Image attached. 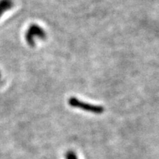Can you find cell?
Returning a JSON list of instances; mask_svg holds the SVG:
<instances>
[{"label":"cell","mask_w":159,"mask_h":159,"mask_svg":"<svg viewBox=\"0 0 159 159\" xmlns=\"http://www.w3.org/2000/svg\"><path fill=\"white\" fill-rule=\"evenodd\" d=\"M0 80H1V74H0Z\"/></svg>","instance_id":"cell-5"},{"label":"cell","mask_w":159,"mask_h":159,"mask_svg":"<svg viewBox=\"0 0 159 159\" xmlns=\"http://www.w3.org/2000/svg\"><path fill=\"white\" fill-rule=\"evenodd\" d=\"M67 159H77L76 155L73 152H69L67 154Z\"/></svg>","instance_id":"cell-4"},{"label":"cell","mask_w":159,"mask_h":159,"mask_svg":"<svg viewBox=\"0 0 159 159\" xmlns=\"http://www.w3.org/2000/svg\"><path fill=\"white\" fill-rule=\"evenodd\" d=\"M68 103L72 108L80 109V110L91 113V114H101L104 112V108L101 106V105H94L91 104V103L83 102V101L76 98V97H71V98H69Z\"/></svg>","instance_id":"cell-1"},{"label":"cell","mask_w":159,"mask_h":159,"mask_svg":"<svg viewBox=\"0 0 159 159\" xmlns=\"http://www.w3.org/2000/svg\"><path fill=\"white\" fill-rule=\"evenodd\" d=\"M46 33L42 27L38 25H32L27 29L25 34V39L27 43L30 46H34L38 39H44Z\"/></svg>","instance_id":"cell-2"},{"label":"cell","mask_w":159,"mask_h":159,"mask_svg":"<svg viewBox=\"0 0 159 159\" xmlns=\"http://www.w3.org/2000/svg\"><path fill=\"white\" fill-rule=\"evenodd\" d=\"M13 6V0H0V17Z\"/></svg>","instance_id":"cell-3"}]
</instances>
